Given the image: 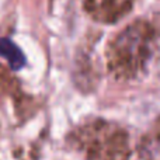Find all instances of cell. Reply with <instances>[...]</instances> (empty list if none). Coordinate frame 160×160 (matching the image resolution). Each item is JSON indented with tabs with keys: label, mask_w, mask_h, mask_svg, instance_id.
Masks as SVG:
<instances>
[{
	"label": "cell",
	"mask_w": 160,
	"mask_h": 160,
	"mask_svg": "<svg viewBox=\"0 0 160 160\" xmlns=\"http://www.w3.org/2000/svg\"><path fill=\"white\" fill-rule=\"evenodd\" d=\"M155 32L150 24L135 21L118 34L107 51V65L118 80L135 79L152 55Z\"/></svg>",
	"instance_id": "6da1fadb"
},
{
	"label": "cell",
	"mask_w": 160,
	"mask_h": 160,
	"mask_svg": "<svg viewBox=\"0 0 160 160\" xmlns=\"http://www.w3.org/2000/svg\"><path fill=\"white\" fill-rule=\"evenodd\" d=\"M73 142L84 153L86 160H129L131 156L127 131L104 119L80 127L73 135Z\"/></svg>",
	"instance_id": "7a4b0ae2"
},
{
	"label": "cell",
	"mask_w": 160,
	"mask_h": 160,
	"mask_svg": "<svg viewBox=\"0 0 160 160\" xmlns=\"http://www.w3.org/2000/svg\"><path fill=\"white\" fill-rule=\"evenodd\" d=\"M132 3L133 0H86V8L98 21L114 22L131 10Z\"/></svg>",
	"instance_id": "3957f363"
},
{
	"label": "cell",
	"mask_w": 160,
	"mask_h": 160,
	"mask_svg": "<svg viewBox=\"0 0 160 160\" xmlns=\"http://www.w3.org/2000/svg\"><path fill=\"white\" fill-rule=\"evenodd\" d=\"M142 160H160V118L155 122L141 143Z\"/></svg>",
	"instance_id": "277c9868"
},
{
	"label": "cell",
	"mask_w": 160,
	"mask_h": 160,
	"mask_svg": "<svg viewBox=\"0 0 160 160\" xmlns=\"http://www.w3.org/2000/svg\"><path fill=\"white\" fill-rule=\"evenodd\" d=\"M0 56L8 62L13 70H20L25 65V56L13 41L0 38Z\"/></svg>",
	"instance_id": "5b68a950"
},
{
	"label": "cell",
	"mask_w": 160,
	"mask_h": 160,
	"mask_svg": "<svg viewBox=\"0 0 160 160\" xmlns=\"http://www.w3.org/2000/svg\"><path fill=\"white\" fill-rule=\"evenodd\" d=\"M0 70H2V68H0ZM2 84L3 83H2V79H0V87H2Z\"/></svg>",
	"instance_id": "8992f818"
}]
</instances>
